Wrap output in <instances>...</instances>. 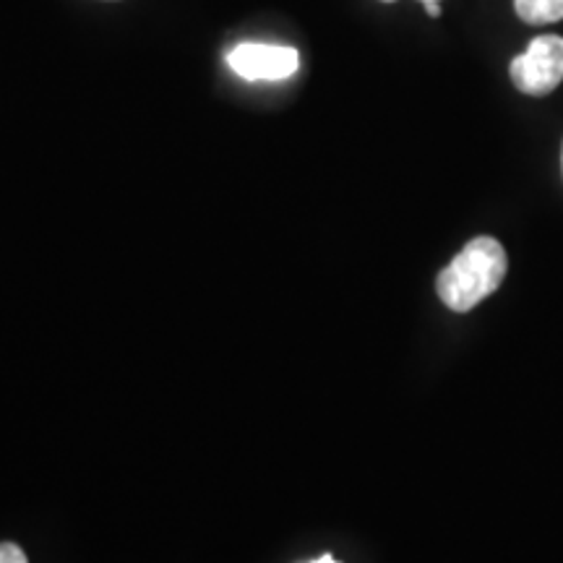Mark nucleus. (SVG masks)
Wrapping results in <instances>:
<instances>
[{"instance_id":"nucleus-6","label":"nucleus","mask_w":563,"mask_h":563,"mask_svg":"<svg viewBox=\"0 0 563 563\" xmlns=\"http://www.w3.org/2000/svg\"><path fill=\"white\" fill-rule=\"evenodd\" d=\"M422 5H426V11L431 13V16H441V5H439V0H422Z\"/></svg>"},{"instance_id":"nucleus-1","label":"nucleus","mask_w":563,"mask_h":563,"mask_svg":"<svg viewBox=\"0 0 563 563\" xmlns=\"http://www.w3.org/2000/svg\"><path fill=\"white\" fill-rule=\"evenodd\" d=\"M506 269H509V258H506L504 245L496 238L481 235L464 245L454 262L439 274L435 290L443 306L456 313H467L501 287Z\"/></svg>"},{"instance_id":"nucleus-5","label":"nucleus","mask_w":563,"mask_h":563,"mask_svg":"<svg viewBox=\"0 0 563 563\" xmlns=\"http://www.w3.org/2000/svg\"><path fill=\"white\" fill-rule=\"evenodd\" d=\"M0 563H30L16 543H0Z\"/></svg>"},{"instance_id":"nucleus-4","label":"nucleus","mask_w":563,"mask_h":563,"mask_svg":"<svg viewBox=\"0 0 563 563\" xmlns=\"http://www.w3.org/2000/svg\"><path fill=\"white\" fill-rule=\"evenodd\" d=\"M514 11L527 24H555L563 19V0H514Z\"/></svg>"},{"instance_id":"nucleus-2","label":"nucleus","mask_w":563,"mask_h":563,"mask_svg":"<svg viewBox=\"0 0 563 563\" xmlns=\"http://www.w3.org/2000/svg\"><path fill=\"white\" fill-rule=\"evenodd\" d=\"M514 87L530 97H545L563 81V37L545 34L511 60Z\"/></svg>"},{"instance_id":"nucleus-7","label":"nucleus","mask_w":563,"mask_h":563,"mask_svg":"<svg viewBox=\"0 0 563 563\" xmlns=\"http://www.w3.org/2000/svg\"><path fill=\"white\" fill-rule=\"evenodd\" d=\"M311 563H336L332 555H321V559H316V561H311Z\"/></svg>"},{"instance_id":"nucleus-3","label":"nucleus","mask_w":563,"mask_h":563,"mask_svg":"<svg viewBox=\"0 0 563 563\" xmlns=\"http://www.w3.org/2000/svg\"><path fill=\"white\" fill-rule=\"evenodd\" d=\"M228 66L241 79L249 81H282L300 66V55L287 45H264V42H243L228 53Z\"/></svg>"},{"instance_id":"nucleus-8","label":"nucleus","mask_w":563,"mask_h":563,"mask_svg":"<svg viewBox=\"0 0 563 563\" xmlns=\"http://www.w3.org/2000/svg\"><path fill=\"white\" fill-rule=\"evenodd\" d=\"M384 3H391V0H384Z\"/></svg>"}]
</instances>
